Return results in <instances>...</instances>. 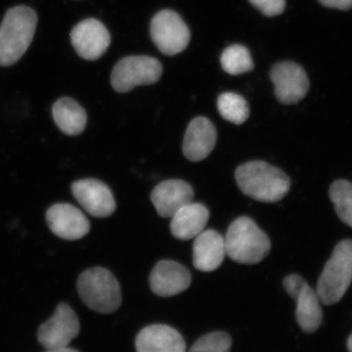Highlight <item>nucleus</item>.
<instances>
[{"label": "nucleus", "instance_id": "1", "mask_svg": "<svg viewBox=\"0 0 352 352\" xmlns=\"http://www.w3.org/2000/svg\"><path fill=\"white\" fill-rule=\"evenodd\" d=\"M235 178L245 196L261 203L281 201L291 188V180L283 170L263 161L241 164Z\"/></svg>", "mask_w": 352, "mask_h": 352}, {"label": "nucleus", "instance_id": "2", "mask_svg": "<svg viewBox=\"0 0 352 352\" xmlns=\"http://www.w3.org/2000/svg\"><path fill=\"white\" fill-rule=\"evenodd\" d=\"M38 14L31 7L18 6L9 9L0 25V66L17 63L32 43Z\"/></svg>", "mask_w": 352, "mask_h": 352}, {"label": "nucleus", "instance_id": "3", "mask_svg": "<svg viewBox=\"0 0 352 352\" xmlns=\"http://www.w3.org/2000/svg\"><path fill=\"white\" fill-rule=\"evenodd\" d=\"M224 240L227 256L238 263H261L271 250L270 238L254 220L247 217L234 220Z\"/></svg>", "mask_w": 352, "mask_h": 352}, {"label": "nucleus", "instance_id": "4", "mask_svg": "<svg viewBox=\"0 0 352 352\" xmlns=\"http://www.w3.org/2000/svg\"><path fill=\"white\" fill-rule=\"evenodd\" d=\"M76 285L85 305L98 314H113L122 305V295L119 281L106 268L94 267L83 271Z\"/></svg>", "mask_w": 352, "mask_h": 352}, {"label": "nucleus", "instance_id": "5", "mask_svg": "<svg viewBox=\"0 0 352 352\" xmlns=\"http://www.w3.org/2000/svg\"><path fill=\"white\" fill-rule=\"evenodd\" d=\"M352 283V240L340 241L324 266L316 293L324 305H333L346 295Z\"/></svg>", "mask_w": 352, "mask_h": 352}, {"label": "nucleus", "instance_id": "6", "mask_svg": "<svg viewBox=\"0 0 352 352\" xmlns=\"http://www.w3.org/2000/svg\"><path fill=\"white\" fill-rule=\"evenodd\" d=\"M163 74L162 64L149 56H127L120 59L111 74V85L118 94H126L138 85L159 82Z\"/></svg>", "mask_w": 352, "mask_h": 352}, {"label": "nucleus", "instance_id": "7", "mask_svg": "<svg viewBox=\"0 0 352 352\" xmlns=\"http://www.w3.org/2000/svg\"><path fill=\"white\" fill-rule=\"evenodd\" d=\"M287 293L296 302V319L303 332H316L323 321L321 302L314 289L300 275L292 274L284 279Z\"/></svg>", "mask_w": 352, "mask_h": 352}, {"label": "nucleus", "instance_id": "8", "mask_svg": "<svg viewBox=\"0 0 352 352\" xmlns=\"http://www.w3.org/2000/svg\"><path fill=\"white\" fill-rule=\"evenodd\" d=\"M150 34L159 50L173 56L182 52L190 43L189 28L175 11L162 10L153 17Z\"/></svg>", "mask_w": 352, "mask_h": 352}, {"label": "nucleus", "instance_id": "9", "mask_svg": "<svg viewBox=\"0 0 352 352\" xmlns=\"http://www.w3.org/2000/svg\"><path fill=\"white\" fill-rule=\"evenodd\" d=\"M80 320L67 303L58 305L54 314L38 328V340L45 349L69 346L80 333Z\"/></svg>", "mask_w": 352, "mask_h": 352}, {"label": "nucleus", "instance_id": "10", "mask_svg": "<svg viewBox=\"0 0 352 352\" xmlns=\"http://www.w3.org/2000/svg\"><path fill=\"white\" fill-rule=\"evenodd\" d=\"M270 76L280 103L294 105L307 96L309 80L305 69L295 62L285 61L274 65L271 69Z\"/></svg>", "mask_w": 352, "mask_h": 352}, {"label": "nucleus", "instance_id": "11", "mask_svg": "<svg viewBox=\"0 0 352 352\" xmlns=\"http://www.w3.org/2000/svg\"><path fill=\"white\" fill-rule=\"evenodd\" d=\"M71 43L78 56L87 61H95L108 50L111 44L110 32L100 21L89 18L73 28Z\"/></svg>", "mask_w": 352, "mask_h": 352}, {"label": "nucleus", "instance_id": "12", "mask_svg": "<svg viewBox=\"0 0 352 352\" xmlns=\"http://www.w3.org/2000/svg\"><path fill=\"white\" fill-rule=\"evenodd\" d=\"M72 192L76 200L94 217L104 219L115 212L116 201L108 185L100 180L87 178L72 184Z\"/></svg>", "mask_w": 352, "mask_h": 352}, {"label": "nucleus", "instance_id": "13", "mask_svg": "<svg viewBox=\"0 0 352 352\" xmlns=\"http://www.w3.org/2000/svg\"><path fill=\"white\" fill-rule=\"evenodd\" d=\"M46 221L51 231L64 240L82 239L90 231L89 220L71 204H55L48 208Z\"/></svg>", "mask_w": 352, "mask_h": 352}, {"label": "nucleus", "instance_id": "14", "mask_svg": "<svg viewBox=\"0 0 352 352\" xmlns=\"http://www.w3.org/2000/svg\"><path fill=\"white\" fill-rule=\"evenodd\" d=\"M191 274L182 264L173 261H159L149 278L155 295L168 298L183 293L191 285Z\"/></svg>", "mask_w": 352, "mask_h": 352}, {"label": "nucleus", "instance_id": "15", "mask_svg": "<svg viewBox=\"0 0 352 352\" xmlns=\"http://www.w3.org/2000/svg\"><path fill=\"white\" fill-rule=\"evenodd\" d=\"M194 190L182 179H168L159 183L151 193L157 212L164 219H171L180 208L193 201Z\"/></svg>", "mask_w": 352, "mask_h": 352}, {"label": "nucleus", "instance_id": "16", "mask_svg": "<svg viewBox=\"0 0 352 352\" xmlns=\"http://www.w3.org/2000/svg\"><path fill=\"white\" fill-rule=\"evenodd\" d=\"M217 129L205 117H198L190 122L183 141V154L191 162L206 159L217 143Z\"/></svg>", "mask_w": 352, "mask_h": 352}, {"label": "nucleus", "instance_id": "17", "mask_svg": "<svg viewBox=\"0 0 352 352\" xmlns=\"http://www.w3.org/2000/svg\"><path fill=\"white\" fill-rule=\"evenodd\" d=\"M135 349L136 352H186V344L175 328L155 324L138 333Z\"/></svg>", "mask_w": 352, "mask_h": 352}, {"label": "nucleus", "instance_id": "18", "mask_svg": "<svg viewBox=\"0 0 352 352\" xmlns=\"http://www.w3.org/2000/svg\"><path fill=\"white\" fill-rule=\"evenodd\" d=\"M226 256V240L217 231L208 229L195 237L193 264L196 270L212 272L221 265Z\"/></svg>", "mask_w": 352, "mask_h": 352}, {"label": "nucleus", "instance_id": "19", "mask_svg": "<svg viewBox=\"0 0 352 352\" xmlns=\"http://www.w3.org/2000/svg\"><path fill=\"white\" fill-rule=\"evenodd\" d=\"M210 212L200 203H192L180 208L171 217V234L178 240L186 241L195 238L205 230Z\"/></svg>", "mask_w": 352, "mask_h": 352}, {"label": "nucleus", "instance_id": "20", "mask_svg": "<svg viewBox=\"0 0 352 352\" xmlns=\"http://www.w3.org/2000/svg\"><path fill=\"white\" fill-rule=\"evenodd\" d=\"M52 116L56 126L66 135H80L87 127V112L71 97L58 99L53 104Z\"/></svg>", "mask_w": 352, "mask_h": 352}, {"label": "nucleus", "instance_id": "21", "mask_svg": "<svg viewBox=\"0 0 352 352\" xmlns=\"http://www.w3.org/2000/svg\"><path fill=\"white\" fill-rule=\"evenodd\" d=\"M329 196L339 219L352 228V183L344 179L336 180L331 185Z\"/></svg>", "mask_w": 352, "mask_h": 352}, {"label": "nucleus", "instance_id": "22", "mask_svg": "<svg viewBox=\"0 0 352 352\" xmlns=\"http://www.w3.org/2000/svg\"><path fill=\"white\" fill-rule=\"evenodd\" d=\"M220 63L222 69L232 76L251 72L254 67L249 50L240 44L227 47L220 57Z\"/></svg>", "mask_w": 352, "mask_h": 352}, {"label": "nucleus", "instance_id": "23", "mask_svg": "<svg viewBox=\"0 0 352 352\" xmlns=\"http://www.w3.org/2000/svg\"><path fill=\"white\" fill-rule=\"evenodd\" d=\"M217 109L221 117L232 124H242L250 116V107L244 97L227 92L217 99Z\"/></svg>", "mask_w": 352, "mask_h": 352}, {"label": "nucleus", "instance_id": "24", "mask_svg": "<svg viewBox=\"0 0 352 352\" xmlns=\"http://www.w3.org/2000/svg\"><path fill=\"white\" fill-rule=\"evenodd\" d=\"M232 339L226 332H212L197 340L188 352H230Z\"/></svg>", "mask_w": 352, "mask_h": 352}, {"label": "nucleus", "instance_id": "25", "mask_svg": "<svg viewBox=\"0 0 352 352\" xmlns=\"http://www.w3.org/2000/svg\"><path fill=\"white\" fill-rule=\"evenodd\" d=\"M249 1L267 17L280 15L284 12L286 7V0H249Z\"/></svg>", "mask_w": 352, "mask_h": 352}, {"label": "nucleus", "instance_id": "26", "mask_svg": "<svg viewBox=\"0 0 352 352\" xmlns=\"http://www.w3.org/2000/svg\"><path fill=\"white\" fill-rule=\"evenodd\" d=\"M321 6L328 8L339 9L346 11L352 8V0H318Z\"/></svg>", "mask_w": 352, "mask_h": 352}, {"label": "nucleus", "instance_id": "27", "mask_svg": "<svg viewBox=\"0 0 352 352\" xmlns=\"http://www.w3.org/2000/svg\"><path fill=\"white\" fill-rule=\"evenodd\" d=\"M45 352H80V351H76V349H72V347L66 346V347H60V349H46Z\"/></svg>", "mask_w": 352, "mask_h": 352}, {"label": "nucleus", "instance_id": "28", "mask_svg": "<svg viewBox=\"0 0 352 352\" xmlns=\"http://www.w3.org/2000/svg\"><path fill=\"white\" fill-rule=\"evenodd\" d=\"M346 346L349 351L352 352V333L349 336V339H347Z\"/></svg>", "mask_w": 352, "mask_h": 352}]
</instances>
